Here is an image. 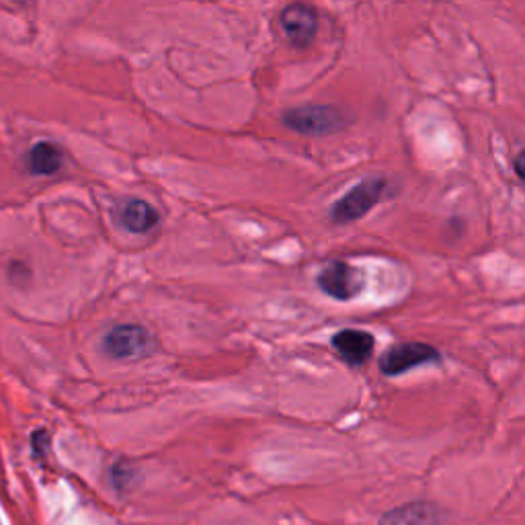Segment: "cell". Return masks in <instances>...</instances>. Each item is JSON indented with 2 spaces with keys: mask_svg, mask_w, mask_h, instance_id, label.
<instances>
[{
  "mask_svg": "<svg viewBox=\"0 0 525 525\" xmlns=\"http://www.w3.org/2000/svg\"><path fill=\"white\" fill-rule=\"evenodd\" d=\"M441 353L427 343H400L388 349L380 359V370L386 376H400L427 363H437Z\"/></svg>",
  "mask_w": 525,
  "mask_h": 525,
  "instance_id": "5b68a950",
  "label": "cell"
},
{
  "mask_svg": "<svg viewBox=\"0 0 525 525\" xmlns=\"http://www.w3.org/2000/svg\"><path fill=\"white\" fill-rule=\"evenodd\" d=\"M374 335L361 329H343L333 337V347L351 368H361L374 353Z\"/></svg>",
  "mask_w": 525,
  "mask_h": 525,
  "instance_id": "52a82bcc",
  "label": "cell"
},
{
  "mask_svg": "<svg viewBox=\"0 0 525 525\" xmlns=\"http://www.w3.org/2000/svg\"><path fill=\"white\" fill-rule=\"evenodd\" d=\"M62 150L52 142H37L29 152V167L35 175H54L62 169Z\"/></svg>",
  "mask_w": 525,
  "mask_h": 525,
  "instance_id": "30bf717a",
  "label": "cell"
},
{
  "mask_svg": "<svg viewBox=\"0 0 525 525\" xmlns=\"http://www.w3.org/2000/svg\"><path fill=\"white\" fill-rule=\"evenodd\" d=\"M392 185L384 177H368L351 187L331 210V218L337 224H349L366 216L380 201L392 195Z\"/></svg>",
  "mask_w": 525,
  "mask_h": 525,
  "instance_id": "6da1fadb",
  "label": "cell"
},
{
  "mask_svg": "<svg viewBox=\"0 0 525 525\" xmlns=\"http://www.w3.org/2000/svg\"><path fill=\"white\" fill-rule=\"evenodd\" d=\"M521 158H523V154L519 152L517 158H515V171H517V177H519V179H521Z\"/></svg>",
  "mask_w": 525,
  "mask_h": 525,
  "instance_id": "8fae6325",
  "label": "cell"
},
{
  "mask_svg": "<svg viewBox=\"0 0 525 525\" xmlns=\"http://www.w3.org/2000/svg\"><path fill=\"white\" fill-rule=\"evenodd\" d=\"M158 222V212L144 199H130L119 210V224L134 234H146Z\"/></svg>",
  "mask_w": 525,
  "mask_h": 525,
  "instance_id": "9c48e42d",
  "label": "cell"
},
{
  "mask_svg": "<svg viewBox=\"0 0 525 525\" xmlns=\"http://www.w3.org/2000/svg\"><path fill=\"white\" fill-rule=\"evenodd\" d=\"M279 25L294 48H308L318 31V11L306 3H294L281 11Z\"/></svg>",
  "mask_w": 525,
  "mask_h": 525,
  "instance_id": "8992f818",
  "label": "cell"
},
{
  "mask_svg": "<svg viewBox=\"0 0 525 525\" xmlns=\"http://www.w3.org/2000/svg\"><path fill=\"white\" fill-rule=\"evenodd\" d=\"M443 513L435 503L413 501L382 515L380 525H441Z\"/></svg>",
  "mask_w": 525,
  "mask_h": 525,
  "instance_id": "ba28073f",
  "label": "cell"
},
{
  "mask_svg": "<svg viewBox=\"0 0 525 525\" xmlns=\"http://www.w3.org/2000/svg\"><path fill=\"white\" fill-rule=\"evenodd\" d=\"M284 124L302 136H331L347 128L349 117L335 105H302L284 113Z\"/></svg>",
  "mask_w": 525,
  "mask_h": 525,
  "instance_id": "7a4b0ae2",
  "label": "cell"
},
{
  "mask_svg": "<svg viewBox=\"0 0 525 525\" xmlns=\"http://www.w3.org/2000/svg\"><path fill=\"white\" fill-rule=\"evenodd\" d=\"M103 349L109 357L119 361L140 359L150 353L152 335L142 325H119L105 335Z\"/></svg>",
  "mask_w": 525,
  "mask_h": 525,
  "instance_id": "3957f363",
  "label": "cell"
},
{
  "mask_svg": "<svg viewBox=\"0 0 525 525\" xmlns=\"http://www.w3.org/2000/svg\"><path fill=\"white\" fill-rule=\"evenodd\" d=\"M316 284L327 296L341 302L357 298L363 286H366L363 284V273L345 261H335L327 265L318 273Z\"/></svg>",
  "mask_w": 525,
  "mask_h": 525,
  "instance_id": "277c9868",
  "label": "cell"
}]
</instances>
